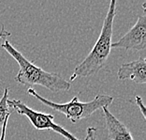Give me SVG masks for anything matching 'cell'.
Masks as SVG:
<instances>
[{
	"label": "cell",
	"mask_w": 146,
	"mask_h": 140,
	"mask_svg": "<svg viewBox=\"0 0 146 140\" xmlns=\"http://www.w3.org/2000/svg\"><path fill=\"white\" fill-rule=\"evenodd\" d=\"M108 138L111 140H134L129 129L111 113L109 107L102 108Z\"/></svg>",
	"instance_id": "52a82bcc"
},
{
	"label": "cell",
	"mask_w": 146,
	"mask_h": 140,
	"mask_svg": "<svg viewBox=\"0 0 146 140\" xmlns=\"http://www.w3.org/2000/svg\"><path fill=\"white\" fill-rule=\"evenodd\" d=\"M2 48L15 59L19 65V71L15 81L24 86H41L52 91H68L71 88L69 81L55 72H48L36 66L25 56L13 47L9 41L2 43Z\"/></svg>",
	"instance_id": "6da1fadb"
},
{
	"label": "cell",
	"mask_w": 146,
	"mask_h": 140,
	"mask_svg": "<svg viewBox=\"0 0 146 140\" xmlns=\"http://www.w3.org/2000/svg\"><path fill=\"white\" fill-rule=\"evenodd\" d=\"M8 104L11 106V108L14 109L19 115L26 117L33 127L36 130H41V131L42 130H51V131H54L62 135L67 140H79L75 135L70 134L64 127L54 123V117L51 114L35 111L32 108L28 107L25 102L16 99H9Z\"/></svg>",
	"instance_id": "277c9868"
},
{
	"label": "cell",
	"mask_w": 146,
	"mask_h": 140,
	"mask_svg": "<svg viewBox=\"0 0 146 140\" xmlns=\"http://www.w3.org/2000/svg\"><path fill=\"white\" fill-rule=\"evenodd\" d=\"M9 100V88H6L2 98L0 99V128L4 125L7 119L11 117V106L8 104Z\"/></svg>",
	"instance_id": "ba28073f"
},
{
	"label": "cell",
	"mask_w": 146,
	"mask_h": 140,
	"mask_svg": "<svg viewBox=\"0 0 146 140\" xmlns=\"http://www.w3.org/2000/svg\"><path fill=\"white\" fill-rule=\"evenodd\" d=\"M137 22L118 42L111 43V48L127 51H142L146 48V1L142 4Z\"/></svg>",
	"instance_id": "5b68a950"
},
{
	"label": "cell",
	"mask_w": 146,
	"mask_h": 140,
	"mask_svg": "<svg viewBox=\"0 0 146 140\" xmlns=\"http://www.w3.org/2000/svg\"><path fill=\"white\" fill-rule=\"evenodd\" d=\"M98 135V129L94 127H88L86 131V136L85 140H97Z\"/></svg>",
	"instance_id": "9c48e42d"
},
{
	"label": "cell",
	"mask_w": 146,
	"mask_h": 140,
	"mask_svg": "<svg viewBox=\"0 0 146 140\" xmlns=\"http://www.w3.org/2000/svg\"><path fill=\"white\" fill-rule=\"evenodd\" d=\"M116 15V1L111 0L110 2L107 15L104 19L103 25L97 42L92 48L90 53L86 56L77 67L75 68L69 81H74L76 78L88 77L95 75L105 66L107 59L111 54V39H112V26Z\"/></svg>",
	"instance_id": "7a4b0ae2"
},
{
	"label": "cell",
	"mask_w": 146,
	"mask_h": 140,
	"mask_svg": "<svg viewBox=\"0 0 146 140\" xmlns=\"http://www.w3.org/2000/svg\"><path fill=\"white\" fill-rule=\"evenodd\" d=\"M117 77L120 80H132L137 84L146 83V60L141 56L137 60L125 63L120 66L117 72Z\"/></svg>",
	"instance_id": "8992f818"
},
{
	"label": "cell",
	"mask_w": 146,
	"mask_h": 140,
	"mask_svg": "<svg viewBox=\"0 0 146 140\" xmlns=\"http://www.w3.org/2000/svg\"><path fill=\"white\" fill-rule=\"evenodd\" d=\"M27 93L29 95L33 96L43 104L49 106L54 111L60 112L63 115L66 116V118L72 123H77L82 121L84 119H88L94 114L96 111L103 107H109L113 102V97L106 94H98L89 102H81L79 101L77 96H74L71 101L64 104H58L49 101L46 98L41 97L36 90L32 88L27 89Z\"/></svg>",
	"instance_id": "3957f363"
},
{
	"label": "cell",
	"mask_w": 146,
	"mask_h": 140,
	"mask_svg": "<svg viewBox=\"0 0 146 140\" xmlns=\"http://www.w3.org/2000/svg\"><path fill=\"white\" fill-rule=\"evenodd\" d=\"M11 36V33H9L8 30H6L5 29V25H2L1 26V31H0V41L1 40H4L6 38H8V37Z\"/></svg>",
	"instance_id": "8fae6325"
},
{
	"label": "cell",
	"mask_w": 146,
	"mask_h": 140,
	"mask_svg": "<svg viewBox=\"0 0 146 140\" xmlns=\"http://www.w3.org/2000/svg\"><path fill=\"white\" fill-rule=\"evenodd\" d=\"M135 102H136V104L138 105V107L139 109L141 110V115L142 117H143V119H146V115H145V106H144V104H143V102H142V99L140 97V96H135Z\"/></svg>",
	"instance_id": "30bf717a"
}]
</instances>
